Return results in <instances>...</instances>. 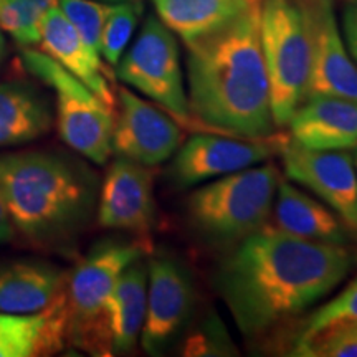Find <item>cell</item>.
<instances>
[{
	"label": "cell",
	"instance_id": "obj_1",
	"mask_svg": "<svg viewBox=\"0 0 357 357\" xmlns=\"http://www.w3.org/2000/svg\"><path fill=\"white\" fill-rule=\"evenodd\" d=\"M356 265L346 245L298 238L265 225L231 245L213 287L247 337L265 334L328 296Z\"/></svg>",
	"mask_w": 357,
	"mask_h": 357
},
{
	"label": "cell",
	"instance_id": "obj_2",
	"mask_svg": "<svg viewBox=\"0 0 357 357\" xmlns=\"http://www.w3.org/2000/svg\"><path fill=\"white\" fill-rule=\"evenodd\" d=\"M185 47L192 123L212 132L268 139L276 126L260 40V3Z\"/></svg>",
	"mask_w": 357,
	"mask_h": 357
},
{
	"label": "cell",
	"instance_id": "obj_3",
	"mask_svg": "<svg viewBox=\"0 0 357 357\" xmlns=\"http://www.w3.org/2000/svg\"><path fill=\"white\" fill-rule=\"evenodd\" d=\"M0 197L13 227L35 242H58L83 229L98 205L96 176L56 153L0 155Z\"/></svg>",
	"mask_w": 357,
	"mask_h": 357
},
{
	"label": "cell",
	"instance_id": "obj_4",
	"mask_svg": "<svg viewBox=\"0 0 357 357\" xmlns=\"http://www.w3.org/2000/svg\"><path fill=\"white\" fill-rule=\"evenodd\" d=\"M278 184V169L265 164L199 187L187 199L192 229L207 242L230 248L266 225Z\"/></svg>",
	"mask_w": 357,
	"mask_h": 357
},
{
	"label": "cell",
	"instance_id": "obj_5",
	"mask_svg": "<svg viewBox=\"0 0 357 357\" xmlns=\"http://www.w3.org/2000/svg\"><path fill=\"white\" fill-rule=\"evenodd\" d=\"M260 40L275 126L284 128L307 98L311 24L305 0H261Z\"/></svg>",
	"mask_w": 357,
	"mask_h": 357
},
{
	"label": "cell",
	"instance_id": "obj_6",
	"mask_svg": "<svg viewBox=\"0 0 357 357\" xmlns=\"http://www.w3.org/2000/svg\"><path fill=\"white\" fill-rule=\"evenodd\" d=\"M144 253L142 242L106 240L70 271L65 281L68 342L89 354H113L106 303L123 271Z\"/></svg>",
	"mask_w": 357,
	"mask_h": 357
},
{
	"label": "cell",
	"instance_id": "obj_7",
	"mask_svg": "<svg viewBox=\"0 0 357 357\" xmlns=\"http://www.w3.org/2000/svg\"><path fill=\"white\" fill-rule=\"evenodd\" d=\"M20 60L25 70L55 89L61 139L91 162L100 166L108 162L113 154L114 108L47 53L26 48Z\"/></svg>",
	"mask_w": 357,
	"mask_h": 357
},
{
	"label": "cell",
	"instance_id": "obj_8",
	"mask_svg": "<svg viewBox=\"0 0 357 357\" xmlns=\"http://www.w3.org/2000/svg\"><path fill=\"white\" fill-rule=\"evenodd\" d=\"M116 75L158 102L178 124L192 123L176 33L158 15L146 17L139 35L119 58Z\"/></svg>",
	"mask_w": 357,
	"mask_h": 357
},
{
	"label": "cell",
	"instance_id": "obj_9",
	"mask_svg": "<svg viewBox=\"0 0 357 357\" xmlns=\"http://www.w3.org/2000/svg\"><path fill=\"white\" fill-rule=\"evenodd\" d=\"M190 271L176 257L159 253L147 261V307L141 344L147 354L158 356L174 341L194 306Z\"/></svg>",
	"mask_w": 357,
	"mask_h": 357
},
{
	"label": "cell",
	"instance_id": "obj_10",
	"mask_svg": "<svg viewBox=\"0 0 357 357\" xmlns=\"http://www.w3.org/2000/svg\"><path fill=\"white\" fill-rule=\"evenodd\" d=\"M288 178L314 192L347 225L357 230V171L347 151H314L288 141L281 147Z\"/></svg>",
	"mask_w": 357,
	"mask_h": 357
},
{
	"label": "cell",
	"instance_id": "obj_11",
	"mask_svg": "<svg viewBox=\"0 0 357 357\" xmlns=\"http://www.w3.org/2000/svg\"><path fill=\"white\" fill-rule=\"evenodd\" d=\"M271 153L273 147L263 139L200 132L178 146L172 155L169 178L174 185L187 189L265 162Z\"/></svg>",
	"mask_w": 357,
	"mask_h": 357
},
{
	"label": "cell",
	"instance_id": "obj_12",
	"mask_svg": "<svg viewBox=\"0 0 357 357\" xmlns=\"http://www.w3.org/2000/svg\"><path fill=\"white\" fill-rule=\"evenodd\" d=\"M119 111L114 116L113 153L142 166L155 167L181 146V124L162 108L141 100L128 88L118 89Z\"/></svg>",
	"mask_w": 357,
	"mask_h": 357
},
{
	"label": "cell",
	"instance_id": "obj_13",
	"mask_svg": "<svg viewBox=\"0 0 357 357\" xmlns=\"http://www.w3.org/2000/svg\"><path fill=\"white\" fill-rule=\"evenodd\" d=\"M155 220L154 174L151 167L118 155L108 169L98 197L102 229L146 235Z\"/></svg>",
	"mask_w": 357,
	"mask_h": 357
},
{
	"label": "cell",
	"instance_id": "obj_14",
	"mask_svg": "<svg viewBox=\"0 0 357 357\" xmlns=\"http://www.w3.org/2000/svg\"><path fill=\"white\" fill-rule=\"evenodd\" d=\"M311 24L310 96L357 101V65L337 26L333 0H305Z\"/></svg>",
	"mask_w": 357,
	"mask_h": 357
},
{
	"label": "cell",
	"instance_id": "obj_15",
	"mask_svg": "<svg viewBox=\"0 0 357 357\" xmlns=\"http://www.w3.org/2000/svg\"><path fill=\"white\" fill-rule=\"evenodd\" d=\"M291 141L314 151L357 147V101L339 96H310L288 123Z\"/></svg>",
	"mask_w": 357,
	"mask_h": 357
},
{
	"label": "cell",
	"instance_id": "obj_16",
	"mask_svg": "<svg viewBox=\"0 0 357 357\" xmlns=\"http://www.w3.org/2000/svg\"><path fill=\"white\" fill-rule=\"evenodd\" d=\"M38 45L43 53L68 70L106 105L114 108L116 98L108 79V70L101 63L100 53L84 43L82 35L58 6L45 13L40 25Z\"/></svg>",
	"mask_w": 357,
	"mask_h": 357
},
{
	"label": "cell",
	"instance_id": "obj_17",
	"mask_svg": "<svg viewBox=\"0 0 357 357\" xmlns=\"http://www.w3.org/2000/svg\"><path fill=\"white\" fill-rule=\"evenodd\" d=\"M271 217L273 223L270 227L298 238L339 245L349 242L347 223L328 205L310 197L289 182L280 181Z\"/></svg>",
	"mask_w": 357,
	"mask_h": 357
},
{
	"label": "cell",
	"instance_id": "obj_18",
	"mask_svg": "<svg viewBox=\"0 0 357 357\" xmlns=\"http://www.w3.org/2000/svg\"><path fill=\"white\" fill-rule=\"evenodd\" d=\"M66 275L42 261L0 265V312L33 314L65 298Z\"/></svg>",
	"mask_w": 357,
	"mask_h": 357
},
{
	"label": "cell",
	"instance_id": "obj_19",
	"mask_svg": "<svg viewBox=\"0 0 357 357\" xmlns=\"http://www.w3.org/2000/svg\"><path fill=\"white\" fill-rule=\"evenodd\" d=\"M68 342L65 298L33 314L0 312V357H40L61 351Z\"/></svg>",
	"mask_w": 357,
	"mask_h": 357
},
{
	"label": "cell",
	"instance_id": "obj_20",
	"mask_svg": "<svg viewBox=\"0 0 357 357\" xmlns=\"http://www.w3.org/2000/svg\"><path fill=\"white\" fill-rule=\"evenodd\" d=\"M147 307V263L132 261L116 281L106 303L113 354L131 352L139 341Z\"/></svg>",
	"mask_w": 357,
	"mask_h": 357
},
{
	"label": "cell",
	"instance_id": "obj_21",
	"mask_svg": "<svg viewBox=\"0 0 357 357\" xmlns=\"http://www.w3.org/2000/svg\"><path fill=\"white\" fill-rule=\"evenodd\" d=\"M261 0H153L155 15L185 45L222 29Z\"/></svg>",
	"mask_w": 357,
	"mask_h": 357
},
{
	"label": "cell",
	"instance_id": "obj_22",
	"mask_svg": "<svg viewBox=\"0 0 357 357\" xmlns=\"http://www.w3.org/2000/svg\"><path fill=\"white\" fill-rule=\"evenodd\" d=\"M52 128L45 96L20 82L0 83V149L35 141Z\"/></svg>",
	"mask_w": 357,
	"mask_h": 357
},
{
	"label": "cell",
	"instance_id": "obj_23",
	"mask_svg": "<svg viewBox=\"0 0 357 357\" xmlns=\"http://www.w3.org/2000/svg\"><path fill=\"white\" fill-rule=\"evenodd\" d=\"M55 6L58 0H0V29L24 47H33L45 13Z\"/></svg>",
	"mask_w": 357,
	"mask_h": 357
},
{
	"label": "cell",
	"instance_id": "obj_24",
	"mask_svg": "<svg viewBox=\"0 0 357 357\" xmlns=\"http://www.w3.org/2000/svg\"><path fill=\"white\" fill-rule=\"evenodd\" d=\"M142 10H144L142 0L118 2L116 6H111L105 25H102L100 45V55L109 65H118L119 58L123 56L124 50L131 42Z\"/></svg>",
	"mask_w": 357,
	"mask_h": 357
},
{
	"label": "cell",
	"instance_id": "obj_25",
	"mask_svg": "<svg viewBox=\"0 0 357 357\" xmlns=\"http://www.w3.org/2000/svg\"><path fill=\"white\" fill-rule=\"evenodd\" d=\"M296 356L357 357V321H341L326 326L306 339H298Z\"/></svg>",
	"mask_w": 357,
	"mask_h": 357
},
{
	"label": "cell",
	"instance_id": "obj_26",
	"mask_svg": "<svg viewBox=\"0 0 357 357\" xmlns=\"http://www.w3.org/2000/svg\"><path fill=\"white\" fill-rule=\"evenodd\" d=\"M58 7L91 50L100 53L101 32L111 6L98 0H58Z\"/></svg>",
	"mask_w": 357,
	"mask_h": 357
},
{
	"label": "cell",
	"instance_id": "obj_27",
	"mask_svg": "<svg viewBox=\"0 0 357 357\" xmlns=\"http://www.w3.org/2000/svg\"><path fill=\"white\" fill-rule=\"evenodd\" d=\"M184 356H236V346L234 344L227 331L225 324L217 314L205 318L194 333L185 339Z\"/></svg>",
	"mask_w": 357,
	"mask_h": 357
},
{
	"label": "cell",
	"instance_id": "obj_28",
	"mask_svg": "<svg viewBox=\"0 0 357 357\" xmlns=\"http://www.w3.org/2000/svg\"><path fill=\"white\" fill-rule=\"evenodd\" d=\"M341 321H357V278L344 291L339 293L334 300L321 306L314 314L307 319L306 328L303 329L298 339H306L314 333L321 331L326 326L341 323Z\"/></svg>",
	"mask_w": 357,
	"mask_h": 357
},
{
	"label": "cell",
	"instance_id": "obj_29",
	"mask_svg": "<svg viewBox=\"0 0 357 357\" xmlns=\"http://www.w3.org/2000/svg\"><path fill=\"white\" fill-rule=\"evenodd\" d=\"M341 33L344 38L347 52L357 65V0H346L342 7Z\"/></svg>",
	"mask_w": 357,
	"mask_h": 357
},
{
	"label": "cell",
	"instance_id": "obj_30",
	"mask_svg": "<svg viewBox=\"0 0 357 357\" xmlns=\"http://www.w3.org/2000/svg\"><path fill=\"white\" fill-rule=\"evenodd\" d=\"M13 230H15V227H13L10 213H8L6 204H3V199L0 197V243L12 240Z\"/></svg>",
	"mask_w": 357,
	"mask_h": 357
},
{
	"label": "cell",
	"instance_id": "obj_31",
	"mask_svg": "<svg viewBox=\"0 0 357 357\" xmlns=\"http://www.w3.org/2000/svg\"><path fill=\"white\" fill-rule=\"evenodd\" d=\"M6 52H7L6 38H3V35H2V29H0V61H2V60H3V56H6Z\"/></svg>",
	"mask_w": 357,
	"mask_h": 357
},
{
	"label": "cell",
	"instance_id": "obj_32",
	"mask_svg": "<svg viewBox=\"0 0 357 357\" xmlns=\"http://www.w3.org/2000/svg\"><path fill=\"white\" fill-rule=\"evenodd\" d=\"M105 2H132V0H105Z\"/></svg>",
	"mask_w": 357,
	"mask_h": 357
},
{
	"label": "cell",
	"instance_id": "obj_33",
	"mask_svg": "<svg viewBox=\"0 0 357 357\" xmlns=\"http://www.w3.org/2000/svg\"><path fill=\"white\" fill-rule=\"evenodd\" d=\"M354 164H356V171H357V147H356V154H354Z\"/></svg>",
	"mask_w": 357,
	"mask_h": 357
}]
</instances>
